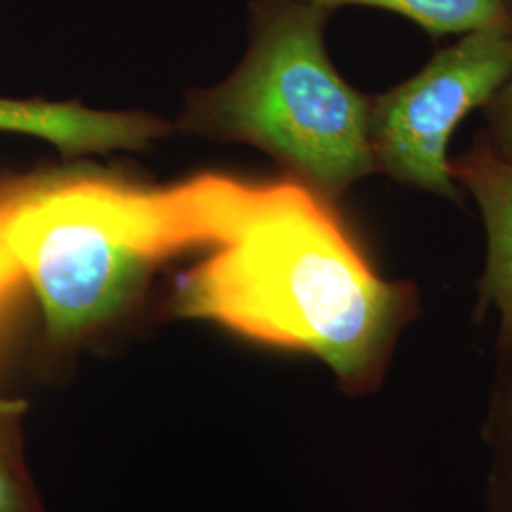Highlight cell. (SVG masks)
I'll return each mask as SVG.
<instances>
[{
  "label": "cell",
  "instance_id": "cell-1",
  "mask_svg": "<svg viewBox=\"0 0 512 512\" xmlns=\"http://www.w3.org/2000/svg\"><path fill=\"white\" fill-rule=\"evenodd\" d=\"M332 205L291 179L256 186L236 234L177 283L173 311L310 353L361 395L382 382L420 294L374 272Z\"/></svg>",
  "mask_w": 512,
  "mask_h": 512
},
{
  "label": "cell",
  "instance_id": "cell-2",
  "mask_svg": "<svg viewBox=\"0 0 512 512\" xmlns=\"http://www.w3.org/2000/svg\"><path fill=\"white\" fill-rule=\"evenodd\" d=\"M256 184L207 175L143 188L73 175L0 209V239L35 289L50 346L71 348L128 310L152 268L236 234Z\"/></svg>",
  "mask_w": 512,
  "mask_h": 512
},
{
  "label": "cell",
  "instance_id": "cell-3",
  "mask_svg": "<svg viewBox=\"0 0 512 512\" xmlns=\"http://www.w3.org/2000/svg\"><path fill=\"white\" fill-rule=\"evenodd\" d=\"M332 10L304 0H255L245 59L220 86L192 93L181 128L270 154L291 181L338 202L376 171L370 103L325 48Z\"/></svg>",
  "mask_w": 512,
  "mask_h": 512
},
{
  "label": "cell",
  "instance_id": "cell-4",
  "mask_svg": "<svg viewBox=\"0 0 512 512\" xmlns=\"http://www.w3.org/2000/svg\"><path fill=\"white\" fill-rule=\"evenodd\" d=\"M512 73V33L476 31L433 55L397 88L372 97L368 139L376 171L461 203L448 143L459 122L484 109Z\"/></svg>",
  "mask_w": 512,
  "mask_h": 512
},
{
  "label": "cell",
  "instance_id": "cell-5",
  "mask_svg": "<svg viewBox=\"0 0 512 512\" xmlns=\"http://www.w3.org/2000/svg\"><path fill=\"white\" fill-rule=\"evenodd\" d=\"M450 175L480 207L488 255L478 310L499 313V349L512 355V162L499 158L480 133L473 147L450 160Z\"/></svg>",
  "mask_w": 512,
  "mask_h": 512
},
{
  "label": "cell",
  "instance_id": "cell-6",
  "mask_svg": "<svg viewBox=\"0 0 512 512\" xmlns=\"http://www.w3.org/2000/svg\"><path fill=\"white\" fill-rule=\"evenodd\" d=\"M0 131L44 139L65 158L110 150H143L164 137L167 124L141 112H99L80 103L2 99Z\"/></svg>",
  "mask_w": 512,
  "mask_h": 512
},
{
  "label": "cell",
  "instance_id": "cell-7",
  "mask_svg": "<svg viewBox=\"0 0 512 512\" xmlns=\"http://www.w3.org/2000/svg\"><path fill=\"white\" fill-rule=\"evenodd\" d=\"M313 6L336 10L365 6L401 14L425 29L431 37L469 35L476 31L512 33V12L507 0H304Z\"/></svg>",
  "mask_w": 512,
  "mask_h": 512
},
{
  "label": "cell",
  "instance_id": "cell-8",
  "mask_svg": "<svg viewBox=\"0 0 512 512\" xmlns=\"http://www.w3.org/2000/svg\"><path fill=\"white\" fill-rule=\"evenodd\" d=\"M25 404L0 399V512H46L23 450Z\"/></svg>",
  "mask_w": 512,
  "mask_h": 512
},
{
  "label": "cell",
  "instance_id": "cell-9",
  "mask_svg": "<svg viewBox=\"0 0 512 512\" xmlns=\"http://www.w3.org/2000/svg\"><path fill=\"white\" fill-rule=\"evenodd\" d=\"M486 131L484 137L495 154L512 162V73L499 92L484 107Z\"/></svg>",
  "mask_w": 512,
  "mask_h": 512
},
{
  "label": "cell",
  "instance_id": "cell-10",
  "mask_svg": "<svg viewBox=\"0 0 512 512\" xmlns=\"http://www.w3.org/2000/svg\"><path fill=\"white\" fill-rule=\"evenodd\" d=\"M497 480V512H512V429L509 431V442L503 450V459L499 463Z\"/></svg>",
  "mask_w": 512,
  "mask_h": 512
},
{
  "label": "cell",
  "instance_id": "cell-11",
  "mask_svg": "<svg viewBox=\"0 0 512 512\" xmlns=\"http://www.w3.org/2000/svg\"><path fill=\"white\" fill-rule=\"evenodd\" d=\"M18 277H21L18 264L14 262V258L8 253V249L4 247V243L0 239V293L4 289H8Z\"/></svg>",
  "mask_w": 512,
  "mask_h": 512
}]
</instances>
